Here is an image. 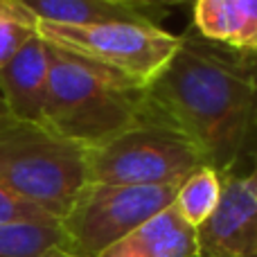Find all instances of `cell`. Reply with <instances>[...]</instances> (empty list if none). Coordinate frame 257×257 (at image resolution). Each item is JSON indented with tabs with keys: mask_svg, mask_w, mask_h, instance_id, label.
Masks as SVG:
<instances>
[{
	"mask_svg": "<svg viewBox=\"0 0 257 257\" xmlns=\"http://www.w3.org/2000/svg\"><path fill=\"white\" fill-rule=\"evenodd\" d=\"M219 199H221V174L203 165L178 185L172 205L183 221L196 230L212 217Z\"/></svg>",
	"mask_w": 257,
	"mask_h": 257,
	"instance_id": "cell-12",
	"label": "cell"
},
{
	"mask_svg": "<svg viewBox=\"0 0 257 257\" xmlns=\"http://www.w3.org/2000/svg\"><path fill=\"white\" fill-rule=\"evenodd\" d=\"M88 183V149L36 122H0V187L61 221Z\"/></svg>",
	"mask_w": 257,
	"mask_h": 257,
	"instance_id": "cell-3",
	"label": "cell"
},
{
	"mask_svg": "<svg viewBox=\"0 0 257 257\" xmlns=\"http://www.w3.org/2000/svg\"><path fill=\"white\" fill-rule=\"evenodd\" d=\"M147 113L145 88L50 45L43 104L48 128L93 149L138 124Z\"/></svg>",
	"mask_w": 257,
	"mask_h": 257,
	"instance_id": "cell-2",
	"label": "cell"
},
{
	"mask_svg": "<svg viewBox=\"0 0 257 257\" xmlns=\"http://www.w3.org/2000/svg\"><path fill=\"white\" fill-rule=\"evenodd\" d=\"M172 7H176V5H187V3H194V0H167Z\"/></svg>",
	"mask_w": 257,
	"mask_h": 257,
	"instance_id": "cell-19",
	"label": "cell"
},
{
	"mask_svg": "<svg viewBox=\"0 0 257 257\" xmlns=\"http://www.w3.org/2000/svg\"><path fill=\"white\" fill-rule=\"evenodd\" d=\"M48 72L50 45L36 34L0 68V97L9 117L43 124Z\"/></svg>",
	"mask_w": 257,
	"mask_h": 257,
	"instance_id": "cell-8",
	"label": "cell"
},
{
	"mask_svg": "<svg viewBox=\"0 0 257 257\" xmlns=\"http://www.w3.org/2000/svg\"><path fill=\"white\" fill-rule=\"evenodd\" d=\"M54 248H63L59 223L0 226V257H43Z\"/></svg>",
	"mask_w": 257,
	"mask_h": 257,
	"instance_id": "cell-13",
	"label": "cell"
},
{
	"mask_svg": "<svg viewBox=\"0 0 257 257\" xmlns=\"http://www.w3.org/2000/svg\"><path fill=\"white\" fill-rule=\"evenodd\" d=\"M176 190V185H108L88 181L59 221L63 250L79 257H99L140 223L169 208Z\"/></svg>",
	"mask_w": 257,
	"mask_h": 257,
	"instance_id": "cell-6",
	"label": "cell"
},
{
	"mask_svg": "<svg viewBox=\"0 0 257 257\" xmlns=\"http://www.w3.org/2000/svg\"><path fill=\"white\" fill-rule=\"evenodd\" d=\"M36 34L45 43L113 72L138 88H147L156 79L181 43V36L145 23L57 25L36 21Z\"/></svg>",
	"mask_w": 257,
	"mask_h": 257,
	"instance_id": "cell-5",
	"label": "cell"
},
{
	"mask_svg": "<svg viewBox=\"0 0 257 257\" xmlns=\"http://www.w3.org/2000/svg\"><path fill=\"white\" fill-rule=\"evenodd\" d=\"M128 3H140V5H158V7H172L167 0H128Z\"/></svg>",
	"mask_w": 257,
	"mask_h": 257,
	"instance_id": "cell-17",
	"label": "cell"
},
{
	"mask_svg": "<svg viewBox=\"0 0 257 257\" xmlns=\"http://www.w3.org/2000/svg\"><path fill=\"white\" fill-rule=\"evenodd\" d=\"M12 223H57V221L50 214H45L43 210H39L36 205L27 203L21 196L0 187V226H12Z\"/></svg>",
	"mask_w": 257,
	"mask_h": 257,
	"instance_id": "cell-15",
	"label": "cell"
},
{
	"mask_svg": "<svg viewBox=\"0 0 257 257\" xmlns=\"http://www.w3.org/2000/svg\"><path fill=\"white\" fill-rule=\"evenodd\" d=\"M196 257H257V190L250 176H221L217 210L196 228Z\"/></svg>",
	"mask_w": 257,
	"mask_h": 257,
	"instance_id": "cell-7",
	"label": "cell"
},
{
	"mask_svg": "<svg viewBox=\"0 0 257 257\" xmlns=\"http://www.w3.org/2000/svg\"><path fill=\"white\" fill-rule=\"evenodd\" d=\"M36 21L57 25H97V23H145L160 25L169 7L140 5L128 0H18Z\"/></svg>",
	"mask_w": 257,
	"mask_h": 257,
	"instance_id": "cell-9",
	"label": "cell"
},
{
	"mask_svg": "<svg viewBox=\"0 0 257 257\" xmlns=\"http://www.w3.org/2000/svg\"><path fill=\"white\" fill-rule=\"evenodd\" d=\"M192 21L210 43L257 52V0H194Z\"/></svg>",
	"mask_w": 257,
	"mask_h": 257,
	"instance_id": "cell-11",
	"label": "cell"
},
{
	"mask_svg": "<svg viewBox=\"0 0 257 257\" xmlns=\"http://www.w3.org/2000/svg\"><path fill=\"white\" fill-rule=\"evenodd\" d=\"M99 257H196V230L169 205Z\"/></svg>",
	"mask_w": 257,
	"mask_h": 257,
	"instance_id": "cell-10",
	"label": "cell"
},
{
	"mask_svg": "<svg viewBox=\"0 0 257 257\" xmlns=\"http://www.w3.org/2000/svg\"><path fill=\"white\" fill-rule=\"evenodd\" d=\"M203 165V156L190 138L149 106V113L138 124L88 149V181L178 187Z\"/></svg>",
	"mask_w": 257,
	"mask_h": 257,
	"instance_id": "cell-4",
	"label": "cell"
},
{
	"mask_svg": "<svg viewBox=\"0 0 257 257\" xmlns=\"http://www.w3.org/2000/svg\"><path fill=\"white\" fill-rule=\"evenodd\" d=\"M9 117V113H7V108H5V102H3V97H0V122H5Z\"/></svg>",
	"mask_w": 257,
	"mask_h": 257,
	"instance_id": "cell-18",
	"label": "cell"
},
{
	"mask_svg": "<svg viewBox=\"0 0 257 257\" xmlns=\"http://www.w3.org/2000/svg\"><path fill=\"white\" fill-rule=\"evenodd\" d=\"M43 257H79V255L70 253V250H63V248H54V250H50V253H45Z\"/></svg>",
	"mask_w": 257,
	"mask_h": 257,
	"instance_id": "cell-16",
	"label": "cell"
},
{
	"mask_svg": "<svg viewBox=\"0 0 257 257\" xmlns=\"http://www.w3.org/2000/svg\"><path fill=\"white\" fill-rule=\"evenodd\" d=\"M36 36V18L18 0H0V68Z\"/></svg>",
	"mask_w": 257,
	"mask_h": 257,
	"instance_id": "cell-14",
	"label": "cell"
},
{
	"mask_svg": "<svg viewBox=\"0 0 257 257\" xmlns=\"http://www.w3.org/2000/svg\"><path fill=\"white\" fill-rule=\"evenodd\" d=\"M250 178H253V183H255V190H257V160H255V169H253V174H250Z\"/></svg>",
	"mask_w": 257,
	"mask_h": 257,
	"instance_id": "cell-20",
	"label": "cell"
},
{
	"mask_svg": "<svg viewBox=\"0 0 257 257\" xmlns=\"http://www.w3.org/2000/svg\"><path fill=\"white\" fill-rule=\"evenodd\" d=\"M147 104L203 156L230 174L257 131V77L239 57L196 34L181 36L167 66L145 88Z\"/></svg>",
	"mask_w": 257,
	"mask_h": 257,
	"instance_id": "cell-1",
	"label": "cell"
}]
</instances>
